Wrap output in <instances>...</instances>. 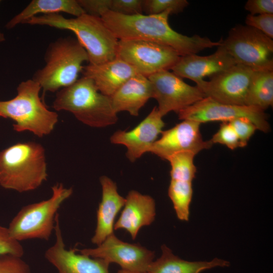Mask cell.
Returning <instances> with one entry per match:
<instances>
[{
  "label": "cell",
  "mask_w": 273,
  "mask_h": 273,
  "mask_svg": "<svg viewBox=\"0 0 273 273\" xmlns=\"http://www.w3.org/2000/svg\"><path fill=\"white\" fill-rule=\"evenodd\" d=\"M169 11L156 15H123L108 10L101 18L118 40H141L169 47L180 56L196 54L207 48L218 47L213 41L198 35L188 36L173 30L168 23Z\"/></svg>",
  "instance_id": "obj_1"
},
{
  "label": "cell",
  "mask_w": 273,
  "mask_h": 273,
  "mask_svg": "<svg viewBox=\"0 0 273 273\" xmlns=\"http://www.w3.org/2000/svg\"><path fill=\"white\" fill-rule=\"evenodd\" d=\"M24 24L72 31L86 51L88 64L98 65L116 58L119 40L101 17L84 13L67 18L60 13L34 16Z\"/></svg>",
  "instance_id": "obj_2"
},
{
  "label": "cell",
  "mask_w": 273,
  "mask_h": 273,
  "mask_svg": "<svg viewBox=\"0 0 273 273\" xmlns=\"http://www.w3.org/2000/svg\"><path fill=\"white\" fill-rule=\"evenodd\" d=\"M48 176L45 150L34 142L18 143L0 151V186L19 193L39 188Z\"/></svg>",
  "instance_id": "obj_3"
},
{
  "label": "cell",
  "mask_w": 273,
  "mask_h": 273,
  "mask_svg": "<svg viewBox=\"0 0 273 273\" xmlns=\"http://www.w3.org/2000/svg\"><path fill=\"white\" fill-rule=\"evenodd\" d=\"M53 107L57 111L70 112L79 121L93 127H106L118 120L110 97L99 92L93 81L83 76L56 92Z\"/></svg>",
  "instance_id": "obj_4"
},
{
  "label": "cell",
  "mask_w": 273,
  "mask_h": 273,
  "mask_svg": "<svg viewBox=\"0 0 273 273\" xmlns=\"http://www.w3.org/2000/svg\"><path fill=\"white\" fill-rule=\"evenodd\" d=\"M41 89L32 78L21 81L14 98L0 101V117L13 120V129L18 132L27 131L38 137L51 133L59 115L43 102L39 95Z\"/></svg>",
  "instance_id": "obj_5"
},
{
  "label": "cell",
  "mask_w": 273,
  "mask_h": 273,
  "mask_svg": "<svg viewBox=\"0 0 273 273\" xmlns=\"http://www.w3.org/2000/svg\"><path fill=\"white\" fill-rule=\"evenodd\" d=\"M44 60V65L34 72L32 79L44 92L56 93L78 79L82 64L88 62V57L77 38L66 36L50 43Z\"/></svg>",
  "instance_id": "obj_6"
},
{
  "label": "cell",
  "mask_w": 273,
  "mask_h": 273,
  "mask_svg": "<svg viewBox=\"0 0 273 273\" xmlns=\"http://www.w3.org/2000/svg\"><path fill=\"white\" fill-rule=\"evenodd\" d=\"M52 195L46 200L23 207L8 228L11 235L20 242L30 239L48 240L54 231L55 217L63 203L73 193L61 183L52 187Z\"/></svg>",
  "instance_id": "obj_7"
},
{
  "label": "cell",
  "mask_w": 273,
  "mask_h": 273,
  "mask_svg": "<svg viewBox=\"0 0 273 273\" xmlns=\"http://www.w3.org/2000/svg\"><path fill=\"white\" fill-rule=\"evenodd\" d=\"M221 46L236 64L256 71L273 70V40L260 31L238 25L222 40Z\"/></svg>",
  "instance_id": "obj_8"
},
{
  "label": "cell",
  "mask_w": 273,
  "mask_h": 273,
  "mask_svg": "<svg viewBox=\"0 0 273 273\" xmlns=\"http://www.w3.org/2000/svg\"><path fill=\"white\" fill-rule=\"evenodd\" d=\"M180 56L172 48L141 40H119L116 57L131 66L145 76L169 70Z\"/></svg>",
  "instance_id": "obj_9"
},
{
  "label": "cell",
  "mask_w": 273,
  "mask_h": 273,
  "mask_svg": "<svg viewBox=\"0 0 273 273\" xmlns=\"http://www.w3.org/2000/svg\"><path fill=\"white\" fill-rule=\"evenodd\" d=\"M181 120H191L200 123L211 122H230L238 118L250 120L257 129L264 132L270 130L267 115L255 107L234 105L219 103L205 97L177 113Z\"/></svg>",
  "instance_id": "obj_10"
},
{
  "label": "cell",
  "mask_w": 273,
  "mask_h": 273,
  "mask_svg": "<svg viewBox=\"0 0 273 273\" xmlns=\"http://www.w3.org/2000/svg\"><path fill=\"white\" fill-rule=\"evenodd\" d=\"M151 82L153 98L162 117L171 111L176 113L205 98L197 86L186 83L169 70H162L148 77Z\"/></svg>",
  "instance_id": "obj_11"
},
{
  "label": "cell",
  "mask_w": 273,
  "mask_h": 273,
  "mask_svg": "<svg viewBox=\"0 0 273 273\" xmlns=\"http://www.w3.org/2000/svg\"><path fill=\"white\" fill-rule=\"evenodd\" d=\"M77 252L93 258L104 259L119 264L122 269L136 272H147L153 261L154 252L139 244H130L110 235L95 248L76 249Z\"/></svg>",
  "instance_id": "obj_12"
},
{
  "label": "cell",
  "mask_w": 273,
  "mask_h": 273,
  "mask_svg": "<svg viewBox=\"0 0 273 273\" xmlns=\"http://www.w3.org/2000/svg\"><path fill=\"white\" fill-rule=\"evenodd\" d=\"M256 70L235 64L227 70L210 76L199 87L206 97L221 103L245 105L252 78Z\"/></svg>",
  "instance_id": "obj_13"
},
{
  "label": "cell",
  "mask_w": 273,
  "mask_h": 273,
  "mask_svg": "<svg viewBox=\"0 0 273 273\" xmlns=\"http://www.w3.org/2000/svg\"><path fill=\"white\" fill-rule=\"evenodd\" d=\"M201 123L191 120H184L173 127L162 131L161 136L152 145L151 152L163 160L175 153L191 152L196 154L210 148L213 144L202 139Z\"/></svg>",
  "instance_id": "obj_14"
},
{
  "label": "cell",
  "mask_w": 273,
  "mask_h": 273,
  "mask_svg": "<svg viewBox=\"0 0 273 273\" xmlns=\"http://www.w3.org/2000/svg\"><path fill=\"white\" fill-rule=\"evenodd\" d=\"M54 231L55 242L46 251L44 256L57 273H109L110 263L106 260L81 254L76 248H66L58 213L55 217Z\"/></svg>",
  "instance_id": "obj_15"
},
{
  "label": "cell",
  "mask_w": 273,
  "mask_h": 273,
  "mask_svg": "<svg viewBox=\"0 0 273 273\" xmlns=\"http://www.w3.org/2000/svg\"><path fill=\"white\" fill-rule=\"evenodd\" d=\"M165 123L157 107L133 129L118 130L111 136V142L127 148L126 156L134 162L144 153L150 152L153 144L162 131Z\"/></svg>",
  "instance_id": "obj_16"
},
{
  "label": "cell",
  "mask_w": 273,
  "mask_h": 273,
  "mask_svg": "<svg viewBox=\"0 0 273 273\" xmlns=\"http://www.w3.org/2000/svg\"><path fill=\"white\" fill-rule=\"evenodd\" d=\"M235 64L233 58L220 44L214 53L208 56H180L170 70L181 78L193 80L200 87L205 81V77L224 71Z\"/></svg>",
  "instance_id": "obj_17"
},
{
  "label": "cell",
  "mask_w": 273,
  "mask_h": 273,
  "mask_svg": "<svg viewBox=\"0 0 273 273\" xmlns=\"http://www.w3.org/2000/svg\"><path fill=\"white\" fill-rule=\"evenodd\" d=\"M156 215L154 199L135 190L129 192L121 215L114 223V230L124 229L134 240L140 230L150 225Z\"/></svg>",
  "instance_id": "obj_18"
},
{
  "label": "cell",
  "mask_w": 273,
  "mask_h": 273,
  "mask_svg": "<svg viewBox=\"0 0 273 273\" xmlns=\"http://www.w3.org/2000/svg\"><path fill=\"white\" fill-rule=\"evenodd\" d=\"M83 76L91 79L102 94L111 97L127 80L139 74L131 66L121 59L98 65L83 66Z\"/></svg>",
  "instance_id": "obj_19"
},
{
  "label": "cell",
  "mask_w": 273,
  "mask_h": 273,
  "mask_svg": "<svg viewBox=\"0 0 273 273\" xmlns=\"http://www.w3.org/2000/svg\"><path fill=\"white\" fill-rule=\"evenodd\" d=\"M102 189V200L97 212V226L92 242L97 246L110 235L113 234L115 217L125 202V198L120 196L116 184L109 177L100 178Z\"/></svg>",
  "instance_id": "obj_20"
},
{
  "label": "cell",
  "mask_w": 273,
  "mask_h": 273,
  "mask_svg": "<svg viewBox=\"0 0 273 273\" xmlns=\"http://www.w3.org/2000/svg\"><path fill=\"white\" fill-rule=\"evenodd\" d=\"M153 98L152 87L148 78L136 74L127 80L110 97L116 113L127 111L137 116L140 110Z\"/></svg>",
  "instance_id": "obj_21"
},
{
  "label": "cell",
  "mask_w": 273,
  "mask_h": 273,
  "mask_svg": "<svg viewBox=\"0 0 273 273\" xmlns=\"http://www.w3.org/2000/svg\"><path fill=\"white\" fill-rule=\"evenodd\" d=\"M162 254L150 264L148 273H201L215 267H225L230 262L215 258L210 261H190L175 255L165 245L161 246Z\"/></svg>",
  "instance_id": "obj_22"
},
{
  "label": "cell",
  "mask_w": 273,
  "mask_h": 273,
  "mask_svg": "<svg viewBox=\"0 0 273 273\" xmlns=\"http://www.w3.org/2000/svg\"><path fill=\"white\" fill-rule=\"evenodd\" d=\"M66 13L75 17L85 13L77 0H32L20 13L7 22L5 27L11 29L38 14Z\"/></svg>",
  "instance_id": "obj_23"
},
{
  "label": "cell",
  "mask_w": 273,
  "mask_h": 273,
  "mask_svg": "<svg viewBox=\"0 0 273 273\" xmlns=\"http://www.w3.org/2000/svg\"><path fill=\"white\" fill-rule=\"evenodd\" d=\"M273 104V70L256 71L247 93L245 105L264 111Z\"/></svg>",
  "instance_id": "obj_24"
},
{
  "label": "cell",
  "mask_w": 273,
  "mask_h": 273,
  "mask_svg": "<svg viewBox=\"0 0 273 273\" xmlns=\"http://www.w3.org/2000/svg\"><path fill=\"white\" fill-rule=\"evenodd\" d=\"M168 193L177 218L188 221L193 196L192 182L171 180Z\"/></svg>",
  "instance_id": "obj_25"
},
{
  "label": "cell",
  "mask_w": 273,
  "mask_h": 273,
  "mask_svg": "<svg viewBox=\"0 0 273 273\" xmlns=\"http://www.w3.org/2000/svg\"><path fill=\"white\" fill-rule=\"evenodd\" d=\"M196 155L191 152H182L173 154L168 158L167 160L171 165V180L192 181L197 170L194 163Z\"/></svg>",
  "instance_id": "obj_26"
},
{
  "label": "cell",
  "mask_w": 273,
  "mask_h": 273,
  "mask_svg": "<svg viewBox=\"0 0 273 273\" xmlns=\"http://www.w3.org/2000/svg\"><path fill=\"white\" fill-rule=\"evenodd\" d=\"M188 5L187 0H143V11L146 15H156L165 11L177 14L182 12Z\"/></svg>",
  "instance_id": "obj_27"
},
{
  "label": "cell",
  "mask_w": 273,
  "mask_h": 273,
  "mask_svg": "<svg viewBox=\"0 0 273 273\" xmlns=\"http://www.w3.org/2000/svg\"><path fill=\"white\" fill-rule=\"evenodd\" d=\"M210 141L213 144L218 143L225 145L231 150L241 147L235 130L228 122H223L220 124L218 130Z\"/></svg>",
  "instance_id": "obj_28"
},
{
  "label": "cell",
  "mask_w": 273,
  "mask_h": 273,
  "mask_svg": "<svg viewBox=\"0 0 273 273\" xmlns=\"http://www.w3.org/2000/svg\"><path fill=\"white\" fill-rule=\"evenodd\" d=\"M24 253L22 245L12 237L8 228L0 225V256L10 254L22 257Z\"/></svg>",
  "instance_id": "obj_29"
},
{
  "label": "cell",
  "mask_w": 273,
  "mask_h": 273,
  "mask_svg": "<svg viewBox=\"0 0 273 273\" xmlns=\"http://www.w3.org/2000/svg\"><path fill=\"white\" fill-rule=\"evenodd\" d=\"M0 273H31V271L22 257L7 254L0 256Z\"/></svg>",
  "instance_id": "obj_30"
},
{
  "label": "cell",
  "mask_w": 273,
  "mask_h": 273,
  "mask_svg": "<svg viewBox=\"0 0 273 273\" xmlns=\"http://www.w3.org/2000/svg\"><path fill=\"white\" fill-rule=\"evenodd\" d=\"M228 122L235 130L241 147H244L247 145L250 139L257 129L255 125L246 118H238Z\"/></svg>",
  "instance_id": "obj_31"
},
{
  "label": "cell",
  "mask_w": 273,
  "mask_h": 273,
  "mask_svg": "<svg viewBox=\"0 0 273 273\" xmlns=\"http://www.w3.org/2000/svg\"><path fill=\"white\" fill-rule=\"evenodd\" d=\"M246 25L257 29L270 38H273V14L248 15Z\"/></svg>",
  "instance_id": "obj_32"
},
{
  "label": "cell",
  "mask_w": 273,
  "mask_h": 273,
  "mask_svg": "<svg viewBox=\"0 0 273 273\" xmlns=\"http://www.w3.org/2000/svg\"><path fill=\"white\" fill-rule=\"evenodd\" d=\"M143 0H111L110 10L123 15L142 14Z\"/></svg>",
  "instance_id": "obj_33"
},
{
  "label": "cell",
  "mask_w": 273,
  "mask_h": 273,
  "mask_svg": "<svg viewBox=\"0 0 273 273\" xmlns=\"http://www.w3.org/2000/svg\"><path fill=\"white\" fill-rule=\"evenodd\" d=\"M85 13L101 17L102 13L110 10L111 0H77Z\"/></svg>",
  "instance_id": "obj_34"
},
{
  "label": "cell",
  "mask_w": 273,
  "mask_h": 273,
  "mask_svg": "<svg viewBox=\"0 0 273 273\" xmlns=\"http://www.w3.org/2000/svg\"><path fill=\"white\" fill-rule=\"evenodd\" d=\"M244 8L251 15L273 14V1L248 0Z\"/></svg>",
  "instance_id": "obj_35"
},
{
  "label": "cell",
  "mask_w": 273,
  "mask_h": 273,
  "mask_svg": "<svg viewBox=\"0 0 273 273\" xmlns=\"http://www.w3.org/2000/svg\"><path fill=\"white\" fill-rule=\"evenodd\" d=\"M118 273H143V272H132V271L125 270L121 269L118 271ZM144 273H148V272H144Z\"/></svg>",
  "instance_id": "obj_36"
},
{
  "label": "cell",
  "mask_w": 273,
  "mask_h": 273,
  "mask_svg": "<svg viewBox=\"0 0 273 273\" xmlns=\"http://www.w3.org/2000/svg\"><path fill=\"white\" fill-rule=\"evenodd\" d=\"M0 1V3H1ZM6 40L4 33L0 31V42H2Z\"/></svg>",
  "instance_id": "obj_37"
}]
</instances>
